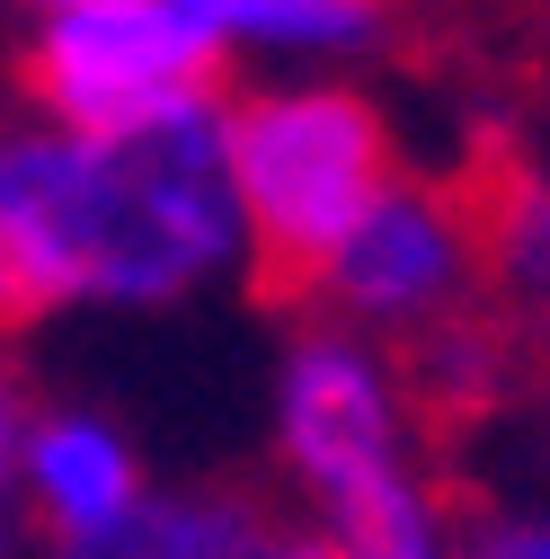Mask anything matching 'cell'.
Instances as JSON below:
<instances>
[{"mask_svg": "<svg viewBox=\"0 0 550 559\" xmlns=\"http://www.w3.org/2000/svg\"><path fill=\"white\" fill-rule=\"evenodd\" d=\"M223 152L249 223V266L266 275V294H311L337 240L399 187L391 116L356 81L328 72H285L240 90L223 107Z\"/></svg>", "mask_w": 550, "mask_h": 559, "instance_id": "cell-3", "label": "cell"}, {"mask_svg": "<svg viewBox=\"0 0 550 559\" xmlns=\"http://www.w3.org/2000/svg\"><path fill=\"white\" fill-rule=\"evenodd\" d=\"M275 453L347 559H453V507L418 471V391L356 329H302L275 365Z\"/></svg>", "mask_w": 550, "mask_h": 559, "instance_id": "cell-2", "label": "cell"}, {"mask_svg": "<svg viewBox=\"0 0 550 559\" xmlns=\"http://www.w3.org/2000/svg\"><path fill=\"white\" fill-rule=\"evenodd\" d=\"M204 27L223 62H294V72H328V62H356L382 45L391 0H178Z\"/></svg>", "mask_w": 550, "mask_h": 559, "instance_id": "cell-7", "label": "cell"}, {"mask_svg": "<svg viewBox=\"0 0 550 559\" xmlns=\"http://www.w3.org/2000/svg\"><path fill=\"white\" fill-rule=\"evenodd\" d=\"M266 559H347V550H337V542L311 524V533H275V542H266Z\"/></svg>", "mask_w": 550, "mask_h": 559, "instance_id": "cell-13", "label": "cell"}, {"mask_svg": "<svg viewBox=\"0 0 550 559\" xmlns=\"http://www.w3.org/2000/svg\"><path fill=\"white\" fill-rule=\"evenodd\" d=\"M408 391L435 400V408H479L498 391V337L479 320H453V329L418 337V373H408Z\"/></svg>", "mask_w": 550, "mask_h": 559, "instance_id": "cell-10", "label": "cell"}, {"mask_svg": "<svg viewBox=\"0 0 550 559\" xmlns=\"http://www.w3.org/2000/svg\"><path fill=\"white\" fill-rule=\"evenodd\" d=\"M223 98L152 133H0V337L62 311H160L249 266Z\"/></svg>", "mask_w": 550, "mask_h": 559, "instance_id": "cell-1", "label": "cell"}, {"mask_svg": "<svg viewBox=\"0 0 550 559\" xmlns=\"http://www.w3.org/2000/svg\"><path fill=\"white\" fill-rule=\"evenodd\" d=\"M275 524L240 488H152L116 533L53 542L45 559H266Z\"/></svg>", "mask_w": 550, "mask_h": 559, "instance_id": "cell-8", "label": "cell"}, {"mask_svg": "<svg viewBox=\"0 0 550 559\" xmlns=\"http://www.w3.org/2000/svg\"><path fill=\"white\" fill-rule=\"evenodd\" d=\"M489 266H479V204L427 178H399L373 214L337 240V258L320 266V320L356 329V337H435L453 320H470Z\"/></svg>", "mask_w": 550, "mask_h": 559, "instance_id": "cell-5", "label": "cell"}, {"mask_svg": "<svg viewBox=\"0 0 550 559\" xmlns=\"http://www.w3.org/2000/svg\"><path fill=\"white\" fill-rule=\"evenodd\" d=\"M19 533H27V498L0 488V559H19Z\"/></svg>", "mask_w": 550, "mask_h": 559, "instance_id": "cell-14", "label": "cell"}, {"mask_svg": "<svg viewBox=\"0 0 550 559\" xmlns=\"http://www.w3.org/2000/svg\"><path fill=\"white\" fill-rule=\"evenodd\" d=\"M479 266L506 311L550 320V169H506L479 195Z\"/></svg>", "mask_w": 550, "mask_h": 559, "instance_id": "cell-9", "label": "cell"}, {"mask_svg": "<svg viewBox=\"0 0 550 559\" xmlns=\"http://www.w3.org/2000/svg\"><path fill=\"white\" fill-rule=\"evenodd\" d=\"M27 427H36V391L19 382V365L0 356V488H19V462H27Z\"/></svg>", "mask_w": 550, "mask_h": 559, "instance_id": "cell-12", "label": "cell"}, {"mask_svg": "<svg viewBox=\"0 0 550 559\" xmlns=\"http://www.w3.org/2000/svg\"><path fill=\"white\" fill-rule=\"evenodd\" d=\"M453 559H550V507H498V515L462 524Z\"/></svg>", "mask_w": 550, "mask_h": 559, "instance_id": "cell-11", "label": "cell"}, {"mask_svg": "<svg viewBox=\"0 0 550 559\" xmlns=\"http://www.w3.org/2000/svg\"><path fill=\"white\" fill-rule=\"evenodd\" d=\"M19 498H27V524H45V542H89V533H116L133 507H143L152 479H143L133 436L116 427L107 408L53 400V408H36V427H27Z\"/></svg>", "mask_w": 550, "mask_h": 559, "instance_id": "cell-6", "label": "cell"}, {"mask_svg": "<svg viewBox=\"0 0 550 559\" xmlns=\"http://www.w3.org/2000/svg\"><path fill=\"white\" fill-rule=\"evenodd\" d=\"M27 19H53V10H89V0H19Z\"/></svg>", "mask_w": 550, "mask_h": 559, "instance_id": "cell-15", "label": "cell"}, {"mask_svg": "<svg viewBox=\"0 0 550 559\" xmlns=\"http://www.w3.org/2000/svg\"><path fill=\"white\" fill-rule=\"evenodd\" d=\"M19 98L62 133H152L204 98H223V53L178 0H89L53 10L19 45Z\"/></svg>", "mask_w": 550, "mask_h": 559, "instance_id": "cell-4", "label": "cell"}]
</instances>
